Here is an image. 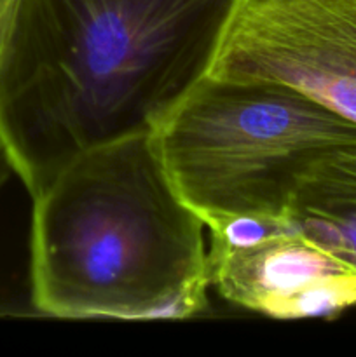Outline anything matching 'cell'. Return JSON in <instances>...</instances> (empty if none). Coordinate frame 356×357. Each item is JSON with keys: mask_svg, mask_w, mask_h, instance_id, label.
I'll list each match as a JSON object with an SVG mask.
<instances>
[{"mask_svg": "<svg viewBox=\"0 0 356 357\" xmlns=\"http://www.w3.org/2000/svg\"><path fill=\"white\" fill-rule=\"evenodd\" d=\"M246 0H20L0 143L34 197L79 153L154 132L209 75Z\"/></svg>", "mask_w": 356, "mask_h": 357, "instance_id": "obj_1", "label": "cell"}, {"mask_svg": "<svg viewBox=\"0 0 356 357\" xmlns=\"http://www.w3.org/2000/svg\"><path fill=\"white\" fill-rule=\"evenodd\" d=\"M31 199L37 312L154 321L206 309L208 229L175 188L154 132L79 153Z\"/></svg>", "mask_w": 356, "mask_h": 357, "instance_id": "obj_2", "label": "cell"}, {"mask_svg": "<svg viewBox=\"0 0 356 357\" xmlns=\"http://www.w3.org/2000/svg\"><path fill=\"white\" fill-rule=\"evenodd\" d=\"M154 136L177 192L208 225L286 216L300 174L325 150L356 142V124L292 86L208 75Z\"/></svg>", "mask_w": 356, "mask_h": 357, "instance_id": "obj_3", "label": "cell"}, {"mask_svg": "<svg viewBox=\"0 0 356 357\" xmlns=\"http://www.w3.org/2000/svg\"><path fill=\"white\" fill-rule=\"evenodd\" d=\"M209 75L292 86L356 124V0H246Z\"/></svg>", "mask_w": 356, "mask_h": 357, "instance_id": "obj_4", "label": "cell"}, {"mask_svg": "<svg viewBox=\"0 0 356 357\" xmlns=\"http://www.w3.org/2000/svg\"><path fill=\"white\" fill-rule=\"evenodd\" d=\"M212 288L272 319L337 316L356 305V274L293 227L251 246L209 243Z\"/></svg>", "mask_w": 356, "mask_h": 357, "instance_id": "obj_5", "label": "cell"}, {"mask_svg": "<svg viewBox=\"0 0 356 357\" xmlns=\"http://www.w3.org/2000/svg\"><path fill=\"white\" fill-rule=\"evenodd\" d=\"M286 218L356 274V142L325 150L306 167Z\"/></svg>", "mask_w": 356, "mask_h": 357, "instance_id": "obj_6", "label": "cell"}, {"mask_svg": "<svg viewBox=\"0 0 356 357\" xmlns=\"http://www.w3.org/2000/svg\"><path fill=\"white\" fill-rule=\"evenodd\" d=\"M17 6H20V0H0V54H2L7 35H9L10 26H13Z\"/></svg>", "mask_w": 356, "mask_h": 357, "instance_id": "obj_7", "label": "cell"}, {"mask_svg": "<svg viewBox=\"0 0 356 357\" xmlns=\"http://www.w3.org/2000/svg\"><path fill=\"white\" fill-rule=\"evenodd\" d=\"M10 173H14L13 166H10L9 157H7L6 150H3L2 143H0V187H2V185L6 183L7 178H9Z\"/></svg>", "mask_w": 356, "mask_h": 357, "instance_id": "obj_8", "label": "cell"}]
</instances>
